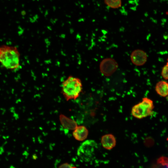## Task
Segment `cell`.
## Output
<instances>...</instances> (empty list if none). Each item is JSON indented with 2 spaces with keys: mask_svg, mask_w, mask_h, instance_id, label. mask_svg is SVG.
<instances>
[{
  "mask_svg": "<svg viewBox=\"0 0 168 168\" xmlns=\"http://www.w3.org/2000/svg\"><path fill=\"white\" fill-rule=\"evenodd\" d=\"M167 140L168 141V138H167Z\"/></svg>",
  "mask_w": 168,
  "mask_h": 168,
  "instance_id": "cell-17",
  "label": "cell"
},
{
  "mask_svg": "<svg viewBox=\"0 0 168 168\" xmlns=\"http://www.w3.org/2000/svg\"><path fill=\"white\" fill-rule=\"evenodd\" d=\"M153 108V101L149 98L144 97L141 102L133 107L131 114L135 118L142 119L151 115Z\"/></svg>",
  "mask_w": 168,
  "mask_h": 168,
  "instance_id": "cell-3",
  "label": "cell"
},
{
  "mask_svg": "<svg viewBox=\"0 0 168 168\" xmlns=\"http://www.w3.org/2000/svg\"><path fill=\"white\" fill-rule=\"evenodd\" d=\"M105 4L108 6L114 9L118 8L121 6V0H104Z\"/></svg>",
  "mask_w": 168,
  "mask_h": 168,
  "instance_id": "cell-11",
  "label": "cell"
},
{
  "mask_svg": "<svg viewBox=\"0 0 168 168\" xmlns=\"http://www.w3.org/2000/svg\"><path fill=\"white\" fill-rule=\"evenodd\" d=\"M168 60V62L167 63V64L168 65V59H167Z\"/></svg>",
  "mask_w": 168,
  "mask_h": 168,
  "instance_id": "cell-15",
  "label": "cell"
},
{
  "mask_svg": "<svg viewBox=\"0 0 168 168\" xmlns=\"http://www.w3.org/2000/svg\"><path fill=\"white\" fill-rule=\"evenodd\" d=\"M118 67L117 62L110 58L103 59L100 65V69L101 73L105 76H109L117 69Z\"/></svg>",
  "mask_w": 168,
  "mask_h": 168,
  "instance_id": "cell-5",
  "label": "cell"
},
{
  "mask_svg": "<svg viewBox=\"0 0 168 168\" xmlns=\"http://www.w3.org/2000/svg\"><path fill=\"white\" fill-rule=\"evenodd\" d=\"M161 75L164 79L168 80V65L166 64L163 68Z\"/></svg>",
  "mask_w": 168,
  "mask_h": 168,
  "instance_id": "cell-13",
  "label": "cell"
},
{
  "mask_svg": "<svg viewBox=\"0 0 168 168\" xmlns=\"http://www.w3.org/2000/svg\"><path fill=\"white\" fill-rule=\"evenodd\" d=\"M82 90L80 79L76 77L70 76L62 82L61 91L67 100H75L78 97Z\"/></svg>",
  "mask_w": 168,
  "mask_h": 168,
  "instance_id": "cell-2",
  "label": "cell"
},
{
  "mask_svg": "<svg viewBox=\"0 0 168 168\" xmlns=\"http://www.w3.org/2000/svg\"><path fill=\"white\" fill-rule=\"evenodd\" d=\"M101 142L103 147L108 150L114 147L116 143L115 137L111 134H106L103 136L101 138Z\"/></svg>",
  "mask_w": 168,
  "mask_h": 168,
  "instance_id": "cell-7",
  "label": "cell"
},
{
  "mask_svg": "<svg viewBox=\"0 0 168 168\" xmlns=\"http://www.w3.org/2000/svg\"><path fill=\"white\" fill-rule=\"evenodd\" d=\"M155 90L160 96L165 97L168 95V83L166 81H160L157 83Z\"/></svg>",
  "mask_w": 168,
  "mask_h": 168,
  "instance_id": "cell-10",
  "label": "cell"
},
{
  "mask_svg": "<svg viewBox=\"0 0 168 168\" xmlns=\"http://www.w3.org/2000/svg\"><path fill=\"white\" fill-rule=\"evenodd\" d=\"M59 119L62 126L66 129L74 130L77 126V123L76 121L63 114L60 115Z\"/></svg>",
  "mask_w": 168,
  "mask_h": 168,
  "instance_id": "cell-9",
  "label": "cell"
},
{
  "mask_svg": "<svg viewBox=\"0 0 168 168\" xmlns=\"http://www.w3.org/2000/svg\"><path fill=\"white\" fill-rule=\"evenodd\" d=\"M158 162L162 166H166L168 167V158L162 157L159 159Z\"/></svg>",
  "mask_w": 168,
  "mask_h": 168,
  "instance_id": "cell-12",
  "label": "cell"
},
{
  "mask_svg": "<svg viewBox=\"0 0 168 168\" xmlns=\"http://www.w3.org/2000/svg\"><path fill=\"white\" fill-rule=\"evenodd\" d=\"M88 131L87 128L83 126H77L73 132V135L77 140H84L87 138Z\"/></svg>",
  "mask_w": 168,
  "mask_h": 168,
  "instance_id": "cell-8",
  "label": "cell"
},
{
  "mask_svg": "<svg viewBox=\"0 0 168 168\" xmlns=\"http://www.w3.org/2000/svg\"><path fill=\"white\" fill-rule=\"evenodd\" d=\"M97 148V144L95 141L87 140L79 146L77 154L82 161L88 162L92 160L95 156Z\"/></svg>",
  "mask_w": 168,
  "mask_h": 168,
  "instance_id": "cell-4",
  "label": "cell"
},
{
  "mask_svg": "<svg viewBox=\"0 0 168 168\" xmlns=\"http://www.w3.org/2000/svg\"><path fill=\"white\" fill-rule=\"evenodd\" d=\"M0 63L7 69L18 68L20 64V54L17 48L6 45L0 46Z\"/></svg>",
  "mask_w": 168,
  "mask_h": 168,
  "instance_id": "cell-1",
  "label": "cell"
},
{
  "mask_svg": "<svg viewBox=\"0 0 168 168\" xmlns=\"http://www.w3.org/2000/svg\"><path fill=\"white\" fill-rule=\"evenodd\" d=\"M59 167L60 168H73L75 167V166L72 164L64 163L60 165Z\"/></svg>",
  "mask_w": 168,
  "mask_h": 168,
  "instance_id": "cell-14",
  "label": "cell"
},
{
  "mask_svg": "<svg viewBox=\"0 0 168 168\" xmlns=\"http://www.w3.org/2000/svg\"><path fill=\"white\" fill-rule=\"evenodd\" d=\"M130 58L131 62L137 66H141L147 62V55L146 53L143 50L137 49L131 53Z\"/></svg>",
  "mask_w": 168,
  "mask_h": 168,
  "instance_id": "cell-6",
  "label": "cell"
},
{
  "mask_svg": "<svg viewBox=\"0 0 168 168\" xmlns=\"http://www.w3.org/2000/svg\"><path fill=\"white\" fill-rule=\"evenodd\" d=\"M167 96V100H168V95Z\"/></svg>",
  "mask_w": 168,
  "mask_h": 168,
  "instance_id": "cell-16",
  "label": "cell"
}]
</instances>
